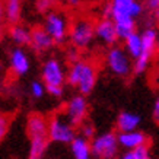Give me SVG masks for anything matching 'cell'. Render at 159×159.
Wrapping results in <instances>:
<instances>
[{"instance_id":"cell-1","label":"cell","mask_w":159,"mask_h":159,"mask_svg":"<svg viewBox=\"0 0 159 159\" xmlns=\"http://www.w3.org/2000/svg\"><path fill=\"white\" fill-rule=\"evenodd\" d=\"M110 18L117 25V32L120 39L124 41L136 31V19L142 16L145 6L143 0H110Z\"/></svg>"},{"instance_id":"cell-16","label":"cell","mask_w":159,"mask_h":159,"mask_svg":"<svg viewBox=\"0 0 159 159\" xmlns=\"http://www.w3.org/2000/svg\"><path fill=\"white\" fill-rule=\"evenodd\" d=\"M142 118L139 114L131 112V111H121L117 116L116 120V127L118 131H131L139 129Z\"/></svg>"},{"instance_id":"cell-28","label":"cell","mask_w":159,"mask_h":159,"mask_svg":"<svg viewBox=\"0 0 159 159\" xmlns=\"http://www.w3.org/2000/svg\"><path fill=\"white\" fill-rule=\"evenodd\" d=\"M143 6H145V10L155 13L159 9V0H143Z\"/></svg>"},{"instance_id":"cell-8","label":"cell","mask_w":159,"mask_h":159,"mask_svg":"<svg viewBox=\"0 0 159 159\" xmlns=\"http://www.w3.org/2000/svg\"><path fill=\"white\" fill-rule=\"evenodd\" d=\"M92 156L98 159H112L118 155L120 143H118V134L114 131H107L102 134L95 136L91 140Z\"/></svg>"},{"instance_id":"cell-20","label":"cell","mask_w":159,"mask_h":159,"mask_svg":"<svg viewBox=\"0 0 159 159\" xmlns=\"http://www.w3.org/2000/svg\"><path fill=\"white\" fill-rule=\"evenodd\" d=\"M5 19L10 25L18 24L22 15V0H5Z\"/></svg>"},{"instance_id":"cell-34","label":"cell","mask_w":159,"mask_h":159,"mask_svg":"<svg viewBox=\"0 0 159 159\" xmlns=\"http://www.w3.org/2000/svg\"><path fill=\"white\" fill-rule=\"evenodd\" d=\"M156 54L159 56V31H158V39H156Z\"/></svg>"},{"instance_id":"cell-33","label":"cell","mask_w":159,"mask_h":159,"mask_svg":"<svg viewBox=\"0 0 159 159\" xmlns=\"http://www.w3.org/2000/svg\"><path fill=\"white\" fill-rule=\"evenodd\" d=\"M3 37H5V26H3V24L0 22V43H2Z\"/></svg>"},{"instance_id":"cell-11","label":"cell","mask_w":159,"mask_h":159,"mask_svg":"<svg viewBox=\"0 0 159 159\" xmlns=\"http://www.w3.org/2000/svg\"><path fill=\"white\" fill-rule=\"evenodd\" d=\"M9 67L15 76L24 77L31 70V60L24 47L15 45V48L10 50L9 53Z\"/></svg>"},{"instance_id":"cell-14","label":"cell","mask_w":159,"mask_h":159,"mask_svg":"<svg viewBox=\"0 0 159 159\" xmlns=\"http://www.w3.org/2000/svg\"><path fill=\"white\" fill-rule=\"evenodd\" d=\"M118 143H120V148H123L124 150L133 149L136 146L148 143V136L139 129L131 131H118Z\"/></svg>"},{"instance_id":"cell-29","label":"cell","mask_w":159,"mask_h":159,"mask_svg":"<svg viewBox=\"0 0 159 159\" xmlns=\"http://www.w3.org/2000/svg\"><path fill=\"white\" fill-rule=\"evenodd\" d=\"M66 58H67V63H70V64H73V63L79 61V60H80V54H79V50L73 47L70 51H67V54H66Z\"/></svg>"},{"instance_id":"cell-19","label":"cell","mask_w":159,"mask_h":159,"mask_svg":"<svg viewBox=\"0 0 159 159\" xmlns=\"http://www.w3.org/2000/svg\"><path fill=\"white\" fill-rule=\"evenodd\" d=\"M124 48L127 50V53L131 56V58L134 60L142 54L143 51V43H142V34L134 31L133 34H130L124 39Z\"/></svg>"},{"instance_id":"cell-7","label":"cell","mask_w":159,"mask_h":159,"mask_svg":"<svg viewBox=\"0 0 159 159\" xmlns=\"http://www.w3.org/2000/svg\"><path fill=\"white\" fill-rule=\"evenodd\" d=\"M75 137H76V125H73L63 112L54 114L51 118H48L50 142L58 145H70V142Z\"/></svg>"},{"instance_id":"cell-21","label":"cell","mask_w":159,"mask_h":159,"mask_svg":"<svg viewBox=\"0 0 159 159\" xmlns=\"http://www.w3.org/2000/svg\"><path fill=\"white\" fill-rule=\"evenodd\" d=\"M142 34V43H143V51L142 53H149L152 56L156 54V39H158V31L152 26L143 29Z\"/></svg>"},{"instance_id":"cell-13","label":"cell","mask_w":159,"mask_h":159,"mask_svg":"<svg viewBox=\"0 0 159 159\" xmlns=\"http://www.w3.org/2000/svg\"><path fill=\"white\" fill-rule=\"evenodd\" d=\"M26 133L28 137H48V118L43 114L32 112L26 118Z\"/></svg>"},{"instance_id":"cell-3","label":"cell","mask_w":159,"mask_h":159,"mask_svg":"<svg viewBox=\"0 0 159 159\" xmlns=\"http://www.w3.org/2000/svg\"><path fill=\"white\" fill-rule=\"evenodd\" d=\"M41 80L45 83L47 93L56 99L64 95V83L67 82V72L57 57H50L41 66Z\"/></svg>"},{"instance_id":"cell-32","label":"cell","mask_w":159,"mask_h":159,"mask_svg":"<svg viewBox=\"0 0 159 159\" xmlns=\"http://www.w3.org/2000/svg\"><path fill=\"white\" fill-rule=\"evenodd\" d=\"M64 2H66L69 6H72V7H77V6L80 5L82 0H64Z\"/></svg>"},{"instance_id":"cell-4","label":"cell","mask_w":159,"mask_h":159,"mask_svg":"<svg viewBox=\"0 0 159 159\" xmlns=\"http://www.w3.org/2000/svg\"><path fill=\"white\" fill-rule=\"evenodd\" d=\"M95 24L91 18L86 16H80L76 18L70 24V29H69V43L72 47L77 50H85L88 48L95 37Z\"/></svg>"},{"instance_id":"cell-18","label":"cell","mask_w":159,"mask_h":159,"mask_svg":"<svg viewBox=\"0 0 159 159\" xmlns=\"http://www.w3.org/2000/svg\"><path fill=\"white\" fill-rule=\"evenodd\" d=\"M48 137H31L29 139V159H41L48 149Z\"/></svg>"},{"instance_id":"cell-27","label":"cell","mask_w":159,"mask_h":159,"mask_svg":"<svg viewBox=\"0 0 159 159\" xmlns=\"http://www.w3.org/2000/svg\"><path fill=\"white\" fill-rule=\"evenodd\" d=\"M7 131H9V120L5 116H0V143L5 140Z\"/></svg>"},{"instance_id":"cell-30","label":"cell","mask_w":159,"mask_h":159,"mask_svg":"<svg viewBox=\"0 0 159 159\" xmlns=\"http://www.w3.org/2000/svg\"><path fill=\"white\" fill-rule=\"evenodd\" d=\"M152 117L156 123H159V95L155 98L153 102V108H152Z\"/></svg>"},{"instance_id":"cell-31","label":"cell","mask_w":159,"mask_h":159,"mask_svg":"<svg viewBox=\"0 0 159 159\" xmlns=\"http://www.w3.org/2000/svg\"><path fill=\"white\" fill-rule=\"evenodd\" d=\"M5 16H6V12H5V2H2V0H0V22L5 19Z\"/></svg>"},{"instance_id":"cell-26","label":"cell","mask_w":159,"mask_h":159,"mask_svg":"<svg viewBox=\"0 0 159 159\" xmlns=\"http://www.w3.org/2000/svg\"><path fill=\"white\" fill-rule=\"evenodd\" d=\"M56 3H57V0H35V9L38 13L45 15L50 10H53Z\"/></svg>"},{"instance_id":"cell-25","label":"cell","mask_w":159,"mask_h":159,"mask_svg":"<svg viewBox=\"0 0 159 159\" xmlns=\"http://www.w3.org/2000/svg\"><path fill=\"white\" fill-rule=\"evenodd\" d=\"M79 134L86 137V139L92 140L95 136H97V130H95V125L92 124L91 121H83L82 124L79 125Z\"/></svg>"},{"instance_id":"cell-35","label":"cell","mask_w":159,"mask_h":159,"mask_svg":"<svg viewBox=\"0 0 159 159\" xmlns=\"http://www.w3.org/2000/svg\"><path fill=\"white\" fill-rule=\"evenodd\" d=\"M155 19H156V20H158V22H159V9L158 10H156V12H155Z\"/></svg>"},{"instance_id":"cell-12","label":"cell","mask_w":159,"mask_h":159,"mask_svg":"<svg viewBox=\"0 0 159 159\" xmlns=\"http://www.w3.org/2000/svg\"><path fill=\"white\" fill-rule=\"evenodd\" d=\"M54 44L56 43H54L53 37L45 31L44 26H35V28L31 29V45L29 47L34 50L35 53H45Z\"/></svg>"},{"instance_id":"cell-6","label":"cell","mask_w":159,"mask_h":159,"mask_svg":"<svg viewBox=\"0 0 159 159\" xmlns=\"http://www.w3.org/2000/svg\"><path fill=\"white\" fill-rule=\"evenodd\" d=\"M43 26L53 37L54 43L57 45H63L69 39V29H70L69 16L60 10H50L48 13L44 15Z\"/></svg>"},{"instance_id":"cell-2","label":"cell","mask_w":159,"mask_h":159,"mask_svg":"<svg viewBox=\"0 0 159 159\" xmlns=\"http://www.w3.org/2000/svg\"><path fill=\"white\" fill-rule=\"evenodd\" d=\"M98 79V67L91 60H79L70 64L67 70V83L85 97L91 95Z\"/></svg>"},{"instance_id":"cell-22","label":"cell","mask_w":159,"mask_h":159,"mask_svg":"<svg viewBox=\"0 0 159 159\" xmlns=\"http://www.w3.org/2000/svg\"><path fill=\"white\" fill-rule=\"evenodd\" d=\"M123 159H149L150 158V149L148 143L145 145L136 146L133 149H127L124 150V153L121 156Z\"/></svg>"},{"instance_id":"cell-17","label":"cell","mask_w":159,"mask_h":159,"mask_svg":"<svg viewBox=\"0 0 159 159\" xmlns=\"http://www.w3.org/2000/svg\"><path fill=\"white\" fill-rule=\"evenodd\" d=\"M9 38L18 47H28L31 45V31L18 22L9 28Z\"/></svg>"},{"instance_id":"cell-15","label":"cell","mask_w":159,"mask_h":159,"mask_svg":"<svg viewBox=\"0 0 159 159\" xmlns=\"http://www.w3.org/2000/svg\"><path fill=\"white\" fill-rule=\"evenodd\" d=\"M70 153L75 159H89L92 156V148H91V140L83 137V136H77L70 142Z\"/></svg>"},{"instance_id":"cell-23","label":"cell","mask_w":159,"mask_h":159,"mask_svg":"<svg viewBox=\"0 0 159 159\" xmlns=\"http://www.w3.org/2000/svg\"><path fill=\"white\" fill-rule=\"evenodd\" d=\"M152 54L149 53H142L137 58H134V61H133V73L136 75H142V73H145L150 66V61H152Z\"/></svg>"},{"instance_id":"cell-10","label":"cell","mask_w":159,"mask_h":159,"mask_svg":"<svg viewBox=\"0 0 159 159\" xmlns=\"http://www.w3.org/2000/svg\"><path fill=\"white\" fill-rule=\"evenodd\" d=\"M95 37L104 45H108V47L116 45L120 37L117 32V25L114 19L108 18V16H102L95 24Z\"/></svg>"},{"instance_id":"cell-5","label":"cell","mask_w":159,"mask_h":159,"mask_svg":"<svg viewBox=\"0 0 159 159\" xmlns=\"http://www.w3.org/2000/svg\"><path fill=\"white\" fill-rule=\"evenodd\" d=\"M105 66L111 75L125 79L133 73V61L131 56L127 53L124 47L112 45L105 54Z\"/></svg>"},{"instance_id":"cell-24","label":"cell","mask_w":159,"mask_h":159,"mask_svg":"<svg viewBox=\"0 0 159 159\" xmlns=\"http://www.w3.org/2000/svg\"><path fill=\"white\" fill-rule=\"evenodd\" d=\"M47 93V88L43 80H32L29 83V95L32 99H41Z\"/></svg>"},{"instance_id":"cell-9","label":"cell","mask_w":159,"mask_h":159,"mask_svg":"<svg viewBox=\"0 0 159 159\" xmlns=\"http://www.w3.org/2000/svg\"><path fill=\"white\" fill-rule=\"evenodd\" d=\"M88 110H89V104H88L86 97L82 95V93H77V95L70 97L67 99V102L64 104L63 114L73 125L79 127L83 121L86 120Z\"/></svg>"}]
</instances>
